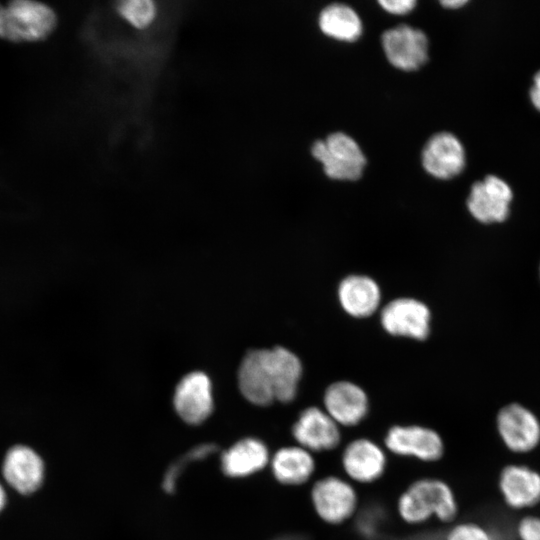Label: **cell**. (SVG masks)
Returning a JSON list of instances; mask_svg holds the SVG:
<instances>
[{
    "mask_svg": "<svg viewBox=\"0 0 540 540\" xmlns=\"http://www.w3.org/2000/svg\"><path fill=\"white\" fill-rule=\"evenodd\" d=\"M398 518L406 525L419 526L431 520L452 523L458 501L452 487L436 477H420L410 482L395 504Z\"/></svg>",
    "mask_w": 540,
    "mask_h": 540,
    "instance_id": "1",
    "label": "cell"
},
{
    "mask_svg": "<svg viewBox=\"0 0 540 540\" xmlns=\"http://www.w3.org/2000/svg\"><path fill=\"white\" fill-rule=\"evenodd\" d=\"M309 501L316 517L329 526H341L352 520L360 505L355 484L335 474L321 476L312 482Z\"/></svg>",
    "mask_w": 540,
    "mask_h": 540,
    "instance_id": "2",
    "label": "cell"
},
{
    "mask_svg": "<svg viewBox=\"0 0 540 540\" xmlns=\"http://www.w3.org/2000/svg\"><path fill=\"white\" fill-rule=\"evenodd\" d=\"M57 23L48 5L31 0L0 4V38L12 42L38 41L52 33Z\"/></svg>",
    "mask_w": 540,
    "mask_h": 540,
    "instance_id": "3",
    "label": "cell"
},
{
    "mask_svg": "<svg viewBox=\"0 0 540 540\" xmlns=\"http://www.w3.org/2000/svg\"><path fill=\"white\" fill-rule=\"evenodd\" d=\"M382 444L388 454L422 463H435L445 453L441 435L418 424H395L387 429Z\"/></svg>",
    "mask_w": 540,
    "mask_h": 540,
    "instance_id": "4",
    "label": "cell"
},
{
    "mask_svg": "<svg viewBox=\"0 0 540 540\" xmlns=\"http://www.w3.org/2000/svg\"><path fill=\"white\" fill-rule=\"evenodd\" d=\"M389 454L382 443L369 437H357L345 444L340 454L343 476L353 484L370 485L387 472Z\"/></svg>",
    "mask_w": 540,
    "mask_h": 540,
    "instance_id": "5",
    "label": "cell"
},
{
    "mask_svg": "<svg viewBox=\"0 0 540 540\" xmlns=\"http://www.w3.org/2000/svg\"><path fill=\"white\" fill-rule=\"evenodd\" d=\"M313 157L322 165L325 174L336 180L355 181L363 173L366 158L357 142L342 132L316 141L311 148Z\"/></svg>",
    "mask_w": 540,
    "mask_h": 540,
    "instance_id": "6",
    "label": "cell"
},
{
    "mask_svg": "<svg viewBox=\"0 0 540 540\" xmlns=\"http://www.w3.org/2000/svg\"><path fill=\"white\" fill-rule=\"evenodd\" d=\"M46 474L44 458L26 444L10 447L1 465V480L9 491L21 496L37 493L45 483Z\"/></svg>",
    "mask_w": 540,
    "mask_h": 540,
    "instance_id": "7",
    "label": "cell"
},
{
    "mask_svg": "<svg viewBox=\"0 0 540 540\" xmlns=\"http://www.w3.org/2000/svg\"><path fill=\"white\" fill-rule=\"evenodd\" d=\"M290 433L294 443L313 454L334 451L342 441L341 427L317 406L303 409L292 423Z\"/></svg>",
    "mask_w": 540,
    "mask_h": 540,
    "instance_id": "8",
    "label": "cell"
},
{
    "mask_svg": "<svg viewBox=\"0 0 540 540\" xmlns=\"http://www.w3.org/2000/svg\"><path fill=\"white\" fill-rule=\"evenodd\" d=\"M496 426L501 441L514 453L531 452L540 444V421L520 404L503 407L497 415Z\"/></svg>",
    "mask_w": 540,
    "mask_h": 540,
    "instance_id": "9",
    "label": "cell"
},
{
    "mask_svg": "<svg viewBox=\"0 0 540 540\" xmlns=\"http://www.w3.org/2000/svg\"><path fill=\"white\" fill-rule=\"evenodd\" d=\"M238 384L244 398L256 406L276 401L269 349L252 350L245 355L238 371Z\"/></svg>",
    "mask_w": 540,
    "mask_h": 540,
    "instance_id": "10",
    "label": "cell"
},
{
    "mask_svg": "<svg viewBox=\"0 0 540 540\" xmlns=\"http://www.w3.org/2000/svg\"><path fill=\"white\" fill-rule=\"evenodd\" d=\"M381 43L388 61L400 70H417L428 59V38L423 31L409 25L386 30Z\"/></svg>",
    "mask_w": 540,
    "mask_h": 540,
    "instance_id": "11",
    "label": "cell"
},
{
    "mask_svg": "<svg viewBox=\"0 0 540 540\" xmlns=\"http://www.w3.org/2000/svg\"><path fill=\"white\" fill-rule=\"evenodd\" d=\"M512 198L513 193L508 183L495 175H488L472 185L467 206L479 222H502L509 215Z\"/></svg>",
    "mask_w": 540,
    "mask_h": 540,
    "instance_id": "12",
    "label": "cell"
},
{
    "mask_svg": "<svg viewBox=\"0 0 540 540\" xmlns=\"http://www.w3.org/2000/svg\"><path fill=\"white\" fill-rule=\"evenodd\" d=\"M323 409L340 427H356L369 412V399L358 385L339 381L332 383L325 391Z\"/></svg>",
    "mask_w": 540,
    "mask_h": 540,
    "instance_id": "13",
    "label": "cell"
},
{
    "mask_svg": "<svg viewBox=\"0 0 540 540\" xmlns=\"http://www.w3.org/2000/svg\"><path fill=\"white\" fill-rule=\"evenodd\" d=\"M430 311L412 298H399L388 303L381 312V324L390 334L417 340L429 334Z\"/></svg>",
    "mask_w": 540,
    "mask_h": 540,
    "instance_id": "14",
    "label": "cell"
},
{
    "mask_svg": "<svg viewBox=\"0 0 540 540\" xmlns=\"http://www.w3.org/2000/svg\"><path fill=\"white\" fill-rule=\"evenodd\" d=\"M269 468L278 484L290 488L301 487L314 478L317 461L315 454L293 442L271 454Z\"/></svg>",
    "mask_w": 540,
    "mask_h": 540,
    "instance_id": "15",
    "label": "cell"
},
{
    "mask_svg": "<svg viewBox=\"0 0 540 540\" xmlns=\"http://www.w3.org/2000/svg\"><path fill=\"white\" fill-rule=\"evenodd\" d=\"M465 150L460 140L449 132L434 134L422 151V165L433 177L446 180L462 172Z\"/></svg>",
    "mask_w": 540,
    "mask_h": 540,
    "instance_id": "16",
    "label": "cell"
},
{
    "mask_svg": "<svg viewBox=\"0 0 540 540\" xmlns=\"http://www.w3.org/2000/svg\"><path fill=\"white\" fill-rule=\"evenodd\" d=\"M499 491L505 504L514 510L540 503V473L524 464H509L499 475Z\"/></svg>",
    "mask_w": 540,
    "mask_h": 540,
    "instance_id": "17",
    "label": "cell"
},
{
    "mask_svg": "<svg viewBox=\"0 0 540 540\" xmlns=\"http://www.w3.org/2000/svg\"><path fill=\"white\" fill-rule=\"evenodd\" d=\"M174 407L178 415L188 424H200L213 409L211 382L202 372L186 375L177 385Z\"/></svg>",
    "mask_w": 540,
    "mask_h": 540,
    "instance_id": "18",
    "label": "cell"
},
{
    "mask_svg": "<svg viewBox=\"0 0 540 540\" xmlns=\"http://www.w3.org/2000/svg\"><path fill=\"white\" fill-rule=\"evenodd\" d=\"M271 452L257 437H245L236 441L222 455L223 472L232 478H246L261 472L269 466Z\"/></svg>",
    "mask_w": 540,
    "mask_h": 540,
    "instance_id": "19",
    "label": "cell"
},
{
    "mask_svg": "<svg viewBox=\"0 0 540 540\" xmlns=\"http://www.w3.org/2000/svg\"><path fill=\"white\" fill-rule=\"evenodd\" d=\"M338 296L343 309L357 318L374 313L381 298L377 283L362 275H351L343 279L339 285Z\"/></svg>",
    "mask_w": 540,
    "mask_h": 540,
    "instance_id": "20",
    "label": "cell"
},
{
    "mask_svg": "<svg viewBox=\"0 0 540 540\" xmlns=\"http://www.w3.org/2000/svg\"><path fill=\"white\" fill-rule=\"evenodd\" d=\"M270 350V358L275 373V399L287 404L292 402L298 391L302 374L299 358L284 347H274Z\"/></svg>",
    "mask_w": 540,
    "mask_h": 540,
    "instance_id": "21",
    "label": "cell"
},
{
    "mask_svg": "<svg viewBox=\"0 0 540 540\" xmlns=\"http://www.w3.org/2000/svg\"><path fill=\"white\" fill-rule=\"evenodd\" d=\"M318 23L325 35L340 41H355L362 33L358 14L341 3H333L323 8Z\"/></svg>",
    "mask_w": 540,
    "mask_h": 540,
    "instance_id": "22",
    "label": "cell"
},
{
    "mask_svg": "<svg viewBox=\"0 0 540 540\" xmlns=\"http://www.w3.org/2000/svg\"><path fill=\"white\" fill-rule=\"evenodd\" d=\"M119 14L138 29L149 26L155 18L156 6L150 0H126L117 5Z\"/></svg>",
    "mask_w": 540,
    "mask_h": 540,
    "instance_id": "23",
    "label": "cell"
},
{
    "mask_svg": "<svg viewBox=\"0 0 540 540\" xmlns=\"http://www.w3.org/2000/svg\"><path fill=\"white\" fill-rule=\"evenodd\" d=\"M443 540H496L486 527L472 521L453 524L446 532Z\"/></svg>",
    "mask_w": 540,
    "mask_h": 540,
    "instance_id": "24",
    "label": "cell"
},
{
    "mask_svg": "<svg viewBox=\"0 0 540 540\" xmlns=\"http://www.w3.org/2000/svg\"><path fill=\"white\" fill-rule=\"evenodd\" d=\"M516 534L519 540H540V516L523 517L517 524Z\"/></svg>",
    "mask_w": 540,
    "mask_h": 540,
    "instance_id": "25",
    "label": "cell"
},
{
    "mask_svg": "<svg viewBox=\"0 0 540 540\" xmlns=\"http://www.w3.org/2000/svg\"><path fill=\"white\" fill-rule=\"evenodd\" d=\"M387 12L395 15H404L409 13L416 5L415 0H381L378 2Z\"/></svg>",
    "mask_w": 540,
    "mask_h": 540,
    "instance_id": "26",
    "label": "cell"
},
{
    "mask_svg": "<svg viewBox=\"0 0 540 540\" xmlns=\"http://www.w3.org/2000/svg\"><path fill=\"white\" fill-rule=\"evenodd\" d=\"M530 99L533 106L540 111V70L533 78V84L530 89Z\"/></svg>",
    "mask_w": 540,
    "mask_h": 540,
    "instance_id": "27",
    "label": "cell"
},
{
    "mask_svg": "<svg viewBox=\"0 0 540 540\" xmlns=\"http://www.w3.org/2000/svg\"><path fill=\"white\" fill-rule=\"evenodd\" d=\"M9 499V492L3 481L0 479V515L5 510Z\"/></svg>",
    "mask_w": 540,
    "mask_h": 540,
    "instance_id": "28",
    "label": "cell"
},
{
    "mask_svg": "<svg viewBox=\"0 0 540 540\" xmlns=\"http://www.w3.org/2000/svg\"><path fill=\"white\" fill-rule=\"evenodd\" d=\"M446 8H459L467 3L466 0H445L440 2Z\"/></svg>",
    "mask_w": 540,
    "mask_h": 540,
    "instance_id": "29",
    "label": "cell"
},
{
    "mask_svg": "<svg viewBox=\"0 0 540 540\" xmlns=\"http://www.w3.org/2000/svg\"><path fill=\"white\" fill-rule=\"evenodd\" d=\"M416 540H438V539H436L435 537H422V538H418Z\"/></svg>",
    "mask_w": 540,
    "mask_h": 540,
    "instance_id": "30",
    "label": "cell"
}]
</instances>
